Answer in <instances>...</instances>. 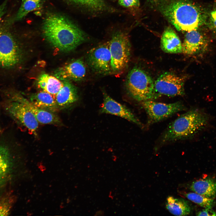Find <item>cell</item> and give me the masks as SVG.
<instances>
[{
  "label": "cell",
  "instance_id": "1",
  "mask_svg": "<svg viewBox=\"0 0 216 216\" xmlns=\"http://www.w3.org/2000/svg\"><path fill=\"white\" fill-rule=\"evenodd\" d=\"M158 9L176 29L188 32L206 24L208 15L199 5L189 0H157Z\"/></svg>",
  "mask_w": 216,
  "mask_h": 216
},
{
  "label": "cell",
  "instance_id": "2",
  "mask_svg": "<svg viewBox=\"0 0 216 216\" xmlns=\"http://www.w3.org/2000/svg\"><path fill=\"white\" fill-rule=\"evenodd\" d=\"M43 31L46 39L54 46L64 51L72 50L86 40L84 33L62 16L52 15L45 19Z\"/></svg>",
  "mask_w": 216,
  "mask_h": 216
},
{
  "label": "cell",
  "instance_id": "3",
  "mask_svg": "<svg viewBox=\"0 0 216 216\" xmlns=\"http://www.w3.org/2000/svg\"><path fill=\"white\" fill-rule=\"evenodd\" d=\"M209 120L208 116L203 111L191 109L169 124L161 136L160 142L164 143L192 138L206 127Z\"/></svg>",
  "mask_w": 216,
  "mask_h": 216
},
{
  "label": "cell",
  "instance_id": "4",
  "mask_svg": "<svg viewBox=\"0 0 216 216\" xmlns=\"http://www.w3.org/2000/svg\"><path fill=\"white\" fill-rule=\"evenodd\" d=\"M14 23L10 16L2 20L0 26V68L5 70L15 68L22 58V49L12 32Z\"/></svg>",
  "mask_w": 216,
  "mask_h": 216
},
{
  "label": "cell",
  "instance_id": "5",
  "mask_svg": "<svg viewBox=\"0 0 216 216\" xmlns=\"http://www.w3.org/2000/svg\"><path fill=\"white\" fill-rule=\"evenodd\" d=\"M1 102L3 109L16 122L25 127L31 134H36L38 122L20 100L19 92L14 90L5 91Z\"/></svg>",
  "mask_w": 216,
  "mask_h": 216
},
{
  "label": "cell",
  "instance_id": "6",
  "mask_svg": "<svg viewBox=\"0 0 216 216\" xmlns=\"http://www.w3.org/2000/svg\"><path fill=\"white\" fill-rule=\"evenodd\" d=\"M154 82L145 71L134 67L128 73L125 86L129 95L135 100L142 102L152 100Z\"/></svg>",
  "mask_w": 216,
  "mask_h": 216
},
{
  "label": "cell",
  "instance_id": "7",
  "mask_svg": "<svg viewBox=\"0 0 216 216\" xmlns=\"http://www.w3.org/2000/svg\"><path fill=\"white\" fill-rule=\"evenodd\" d=\"M110 41L112 73H120L127 67L131 53V45L127 35L118 32Z\"/></svg>",
  "mask_w": 216,
  "mask_h": 216
},
{
  "label": "cell",
  "instance_id": "8",
  "mask_svg": "<svg viewBox=\"0 0 216 216\" xmlns=\"http://www.w3.org/2000/svg\"><path fill=\"white\" fill-rule=\"evenodd\" d=\"M185 77L166 72L160 75L154 82L152 100L162 95L173 97L184 94Z\"/></svg>",
  "mask_w": 216,
  "mask_h": 216
},
{
  "label": "cell",
  "instance_id": "9",
  "mask_svg": "<svg viewBox=\"0 0 216 216\" xmlns=\"http://www.w3.org/2000/svg\"><path fill=\"white\" fill-rule=\"evenodd\" d=\"M86 59L89 67L95 73L106 75L112 73L109 41L90 50Z\"/></svg>",
  "mask_w": 216,
  "mask_h": 216
},
{
  "label": "cell",
  "instance_id": "10",
  "mask_svg": "<svg viewBox=\"0 0 216 216\" xmlns=\"http://www.w3.org/2000/svg\"><path fill=\"white\" fill-rule=\"evenodd\" d=\"M148 117V123L151 124L166 119L185 109L181 102L165 103L148 100L141 102Z\"/></svg>",
  "mask_w": 216,
  "mask_h": 216
},
{
  "label": "cell",
  "instance_id": "11",
  "mask_svg": "<svg viewBox=\"0 0 216 216\" xmlns=\"http://www.w3.org/2000/svg\"><path fill=\"white\" fill-rule=\"evenodd\" d=\"M199 28L187 32L182 44V52L189 55H204L209 51L210 40Z\"/></svg>",
  "mask_w": 216,
  "mask_h": 216
},
{
  "label": "cell",
  "instance_id": "12",
  "mask_svg": "<svg viewBox=\"0 0 216 216\" xmlns=\"http://www.w3.org/2000/svg\"><path fill=\"white\" fill-rule=\"evenodd\" d=\"M86 73V65L80 59L74 60L56 70L54 76L61 81H78L83 79Z\"/></svg>",
  "mask_w": 216,
  "mask_h": 216
},
{
  "label": "cell",
  "instance_id": "13",
  "mask_svg": "<svg viewBox=\"0 0 216 216\" xmlns=\"http://www.w3.org/2000/svg\"><path fill=\"white\" fill-rule=\"evenodd\" d=\"M100 111L101 113L109 114L123 118L140 126L142 125L129 109L113 99L105 92L103 93V102Z\"/></svg>",
  "mask_w": 216,
  "mask_h": 216
},
{
  "label": "cell",
  "instance_id": "14",
  "mask_svg": "<svg viewBox=\"0 0 216 216\" xmlns=\"http://www.w3.org/2000/svg\"><path fill=\"white\" fill-rule=\"evenodd\" d=\"M12 154L8 147L0 142V188L8 181L13 167Z\"/></svg>",
  "mask_w": 216,
  "mask_h": 216
},
{
  "label": "cell",
  "instance_id": "15",
  "mask_svg": "<svg viewBox=\"0 0 216 216\" xmlns=\"http://www.w3.org/2000/svg\"><path fill=\"white\" fill-rule=\"evenodd\" d=\"M19 95L21 100L34 114L38 122L42 124H60V119L57 115L34 105L19 92Z\"/></svg>",
  "mask_w": 216,
  "mask_h": 216
},
{
  "label": "cell",
  "instance_id": "16",
  "mask_svg": "<svg viewBox=\"0 0 216 216\" xmlns=\"http://www.w3.org/2000/svg\"><path fill=\"white\" fill-rule=\"evenodd\" d=\"M160 46L164 52L169 53L182 52V44L176 32L172 28L167 27L162 35Z\"/></svg>",
  "mask_w": 216,
  "mask_h": 216
},
{
  "label": "cell",
  "instance_id": "17",
  "mask_svg": "<svg viewBox=\"0 0 216 216\" xmlns=\"http://www.w3.org/2000/svg\"><path fill=\"white\" fill-rule=\"evenodd\" d=\"M63 86L55 97L58 108L67 107L77 100L76 87L70 81H62Z\"/></svg>",
  "mask_w": 216,
  "mask_h": 216
},
{
  "label": "cell",
  "instance_id": "18",
  "mask_svg": "<svg viewBox=\"0 0 216 216\" xmlns=\"http://www.w3.org/2000/svg\"><path fill=\"white\" fill-rule=\"evenodd\" d=\"M190 189L206 197L214 199L216 195V181L208 177H203L193 182Z\"/></svg>",
  "mask_w": 216,
  "mask_h": 216
},
{
  "label": "cell",
  "instance_id": "19",
  "mask_svg": "<svg viewBox=\"0 0 216 216\" xmlns=\"http://www.w3.org/2000/svg\"><path fill=\"white\" fill-rule=\"evenodd\" d=\"M29 101L35 106L51 112L58 108L54 97L44 91L32 95Z\"/></svg>",
  "mask_w": 216,
  "mask_h": 216
},
{
  "label": "cell",
  "instance_id": "20",
  "mask_svg": "<svg viewBox=\"0 0 216 216\" xmlns=\"http://www.w3.org/2000/svg\"><path fill=\"white\" fill-rule=\"evenodd\" d=\"M167 210L172 214L176 216H187L190 214L192 208L190 203L183 198L168 196L166 205Z\"/></svg>",
  "mask_w": 216,
  "mask_h": 216
},
{
  "label": "cell",
  "instance_id": "21",
  "mask_svg": "<svg viewBox=\"0 0 216 216\" xmlns=\"http://www.w3.org/2000/svg\"><path fill=\"white\" fill-rule=\"evenodd\" d=\"M39 86L43 91L53 95L54 97L63 86L62 81L54 76L43 74L38 78Z\"/></svg>",
  "mask_w": 216,
  "mask_h": 216
},
{
  "label": "cell",
  "instance_id": "22",
  "mask_svg": "<svg viewBox=\"0 0 216 216\" xmlns=\"http://www.w3.org/2000/svg\"><path fill=\"white\" fill-rule=\"evenodd\" d=\"M40 0H22V4L16 14L12 17L14 22L19 21L25 16L29 12L36 10L40 6Z\"/></svg>",
  "mask_w": 216,
  "mask_h": 216
},
{
  "label": "cell",
  "instance_id": "23",
  "mask_svg": "<svg viewBox=\"0 0 216 216\" xmlns=\"http://www.w3.org/2000/svg\"><path fill=\"white\" fill-rule=\"evenodd\" d=\"M184 196L205 208H212L215 204L214 199L208 198L195 192L184 193Z\"/></svg>",
  "mask_w": 216,
  "mask_h": 216
},
{
  "label": "cell",
  "instance_id": "24",
  "mask_svg": "<svg viewBox=\"0 0 216 216\" xmlns=\"http://www.w3.org/2000/svg\"><path fill=\"white\" fill-rule=\"evenodd\" d=\"M16 197L11 193L0 196V216L9 215L16 202Z\"/></svg>",
  "mask_w": 216,
  "mask_h": 216
},
{
  "label": "cell",
  "instance_id": "25",
  "mask_svg": "<svg viewBox=\"0 0 216 216\" xmlns=\"http://www.w3.org/2000/svg\"><path fill=\"white\" fill-rule=\"evenodd\" d=\"M76 2L85 5L94 10H103L105 4L103 0H72Z\"/></svg>",
  "mask_w": 216,
  "mask_h": 216
},
{
  "label": "cell",
  "instance_id": "26",
  "mask_svg": "<svg viewBox=\"0 0 216 216\" xmlns=\"http://www.w3.org/2000/svg\"><path fill=\"white\" fill-rule=\"evenodd\" d=\"M206 23L214 36L216 38V8L208 16Z\"/></svg>",
  "mask_w": 216,
  "mask_h": 216
},
{
  "label": "cell",
  "instance_id": "27",
  "mask_svg": "<svg viewBox=\"0 0 216 216\" xmlns=\"http://www.w3.org/2000/svg\"><path fill=\"white\" fill-rule=\"evenodd\" d=\"M119 4L124 7H139L140 6L139 0H119Z\"/></svg>",
  "mask_w": 216,
  "mask_h": 216
},
{
  "label": "cell",
  "instance_id": "28",
  "mask_svg": "<svg viewBox=\"0 0 216 216\" xmlns=\"http://www.w3.org/2000/svg\"><path fill=\"white\" fill-rule=\"evenodd\" d=\"M197 216H216V212L211 208H205L198 212L196 213Z\"/></svg>",
  "mask_w": 216,
  "mask_h": 216
},
{
  "label": "cell",
  "instance_id": "29",
  "mask_svg": "<svg viewBox=\"0 0 216 216\" xmlns=\"http://www.w3.org/2000/svg\"><path fill=\"white\" fill-rule=\"evenodd\" d=\"M9 0H4L0 5V26L1 24L3 16L7 11V6Z\"/></svg>",
  "mask_w": 216,
  "mask_h": 216
},
{
  "label": "cell",
  "instance_id": "30",
  "mask_svg": "<svg viewBox=\"0 0 216 216\" xmlns=\"http://www.w3.org/2000/svg\"><path fill=\"white\" fill-rule=\"evenodd\" d=\"M104 213L103 211L100 210L98 211L95 214V215H103Z\"/></svg>",
  "mask_w": 216,
  "mask_h": 216
},
{
  "label": "cell",
  "instance_id": "31",
  "mask_svg": "<svg viewBox=\"0 0 216 216\" xmlns=\"http://www.w3.org/2000/svg\"><path fill=\"white\" fill-rule=\"evenodd\" d=\"M42 172H44L46 169V167L44 166H43V165H41L40 166L38 167Z\"/></svg>",
  "mask_w": 216,
  "mask_h": 216
},
{
  "label": "cell",
  "instance_id": "32",
  "mask_svg": "<svg viewBox=\"0 0 216 216\" xmlns=\"http://www.w3.org/2000/svg\"><path fill=\"white\" fill-rule=\"evenodd\" d=\"M157 0H154V1H155V2H156Z\"/></svg>",
  "mask_w": 216,
  "mask_h": 216
},
{
  "label": "cell",
  "instance_id": "33",
  "mask_svg": "<svg viewBox=\"0 0 216 216\" xmlns=\"http://www.w3.org/2000/svg\"></svg>",
  "mask_w": 216,
  "mask_h": 216
}]
</instances>
